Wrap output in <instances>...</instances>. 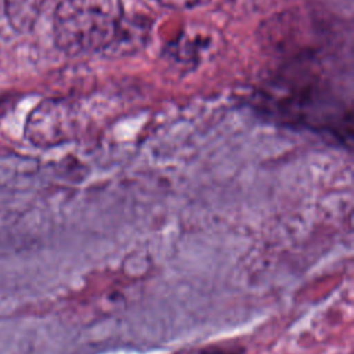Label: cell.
<instances>
[{"mask_svg":"<svg viewBox=\"0 0 354 354\" xmlns=\"http://www.w3.org/2000/svg\"><path fill=\"white\" fill-rule=\"evenodd\" d=\"M318 50L286 57L260 88L263 108L289 123L328 130L350 140L351 108L333 88Z\"/></svg>","mask_w":354,"mask_h":354,"instance_id":"obj_1","label":"cell"},{"mask_svg":"<svg viewBox=\"0 0 354 354\" xmlns=\"http://www.w3.org/2000/svg\"><path fill=\"white\" fill-rule=\"evenodd\" d=\"M76 134V112L72 104L61 98L39 102L25 123L26 140L39 148H51L71 141Z\"/></svg>","mask_w":354,"mask_h":354,"instance_id":"obj_3","label":"cell"},{"mask_svg":"<svg viewBox=\"0 0 354 354\" xmlns=\"http://www.w3.org/2000/svg\"><path fill=\"white\" fill-rule=\"evenodd\" d=\"M159 6L170 8V10H189L198 7L207 0H155Z\"/></svg>","mask_w":354,"mask_h":354,"instance_id":"obj_5","label":"cell"},{"mask_svg":"<svg viewBox=\"0 0 354 354\" xmlns=\"http://www.w3.org/2000/svg\"><path fill=\"white\" fill-rule=\"evenodd\" d=\"M127 17L122 0H61L54 11L55 46L68 55L113 54Z\"/></svg>","mask_w":354,"mask_h":354,"instance_id":"obj_2","label":"cell"},{"mask_svg":"<svg viewBox=\"0 0 354 354\" xmlns=\"http://www.w3.org/2000/svg\"><path fill=\"white\" fill-rule=\"evenodd\" d=\"M47 0H4V11L8 24L17 32L25 33L33 29Z\"/></svg>","mask_w":354,"mask_h":354,"instance_id":"obj_4","label":"cell"}]
</instances>
